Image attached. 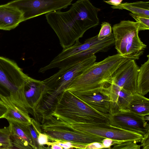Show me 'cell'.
Segmentation results:
<instances>
[{"label":"cell","instance_id":"17","mask_svg":"<svg viewBox=\"0 0 149 149\" xmlns=\"http://www.w3.org/2000/svg\"><path fill=\"white\" fill-rule=\"evenodd\" d=\"M23 21V13L16 7L8 3L0 5V29L10 31Z\"/></svg>","mask_w":149,"mask_h":149},{"label":"cell","instance_id":"21","mask_svg":"<svg viewBox=\"0 0 149 149\" xmlns=\"http://www.w3.org/2000/svg\"><path fill=\"white\" fill-rule=\"evenodd\" d=\"M2 102L6 106L7 111L3 118L8 121H14L29 125L31 124L32 118L13 104L5 101Z\"/></svg>","mask_w":149,"mask_h":149},{"label":"cell","instance_id":"2","mask_svg":"<svg viewBox=\"0 0 149 149\" xmlns=\"http://www.w3.org/2000/svg\"><path fill=\"white\" fill-rule=\"evenodd\" d=\"M130 59L118 54L109 56L103 60L95 62L74 79L63 91L76 93L106 86L111 82L115 71Z\"/></svg>","mask_w":149,"mask_h":149},{"label":"cell","instance_id":"22","mask_svg":"<svg viewBox=\"0 0 149 149\" xmlns=\"http://www.w3.org/2000/svg\"><path fill=\"white\" fill-rule=\"evenodd\" d=\"M9 126L0 128V144L3 149H12L13 147L11 142Z\"/></svg>","mask_w":149,"mask_h":149},{"label":"cell","instance_id":"23","mask_svg":"<svg viewBox=\"0 0 149 149\" xmlns=\"http://www.w3.org/2000/svg\"><path fill=\"white\" fill-rule=\"evenodd\" d=\"M112 34V28L111 24L108 22H103L102 23L101 29L97 35L98 39L102 40L110 36Z\"/></svg>","mask_w":149,"mask_h":149},{"label":"cell","instance_id":"14","mask_svg":"<svg viewBox=\"0 0 149 149\" xmlns=\"http://www.w3.org/2000/svg\"><path fill=\"white\" fill-rule=\"evenodd\" d=\"M8 122L10 139L13 148L22 149H37L31 134L29 125L14 121Z\"/></svg>","mask_w":149,"mask_h":149},{"label":"cell","instance_id":"26","mask_svg":"<svg viewBox=\"0 0 149 149\" xmlns=\"http://www.w3.org/2000/svg\"><path fill=\"white\" fill-rule=\"evenodd\" d=\"M32 126L37 134L38 144L40 147L45 145H48L49 142V139L48 136L44 133H41L40 128L36 127L33 125Z\"/></svg>","mask_w":149,"mask_h":149},{"label":"cell","instance_id":"3","mask_svg":"<svg viewBox=\"0 0 149 149\" xmlns=\"http://www.w3.org/2000/svg\"><path fill=\"white\" fill-rule=\"evenodd\" d=\"M28 76L14 61L0 56V100L13 104L23 112L31 113L24 87Z\"/></svg>","mask_w":149,"mask_h":149},{"label":"cell","instance_id":"33","mask_svg":"<svg viewBox=\"0 0 149 149\" xmlns=\"http://www.w3.org/2000/svg\"><path fill=\"white\" fill-rule=\"evenodd\" d=\"M48 146H51L50 148L52 149H63V148L61 146L53 143V142H49Z\"/></svg>","mask_w":149,"mask_h":149},{"label":"cell","instance_id":"9","mask_svg":"<svg viewBox=\"0 0 149 149\" xmlns=\"http://www.w3.org/2000/svg\"><path fill=\"white\" fill-rule=\"evenodd\" d=\"M77 129L80 132L104 138L121 141H132L137 143L140 142L143 136L136 132L114 127L108 123H79Z\"/></svg>","mask_w":149,"mask_h":149},{"label":"cell","instance_id":"6","mask_svg":"<svg viewBox=\"0 0 149 149\" xmlns=\"http://www.w3.org/2000/svg\"><path fill=\"white\" fill-rule=\"evenodd\" d=\"M139 25L136 22L122 20L112 28L114 45L118 54L134 60L142 55L147 45L139 36Z\"/></svg>","mask_w":149,"mask_h":149},{"label":"cell","instance_id":"11","mask_svg":"<svg viewBox=\"0 0 149 149\" xmlns=\"http://www.w3.org/2000/svg\"><path fill=\"white\" fill-rule=\"evenodd\" d=\"M139 68L135 60H129L115 71L111 78V82L133 94L137 93V80Z\"/></svg>","mask_w":149,"mask_h":149},{"label":"cell","instance_id":"25","mask_svg":"<svg viewBox=\"0 0 149 149\" xmlns=\"http://www.w3.org/2000/svg\"><path fill=\"white\" fill-rule=\"evenodd\" d=\"M139 25V31L145 30L149 29V18L136 16L131 13H129Z\"/></svg>","mask_w":149,"mask_h":149},{"label":"cell","instance_id":"29","mask_svg":"<svg viewBox=\"0 0 149 149\" xmlns=\"http://www.w3.org/2000/svg\"><path fill=\"white\" fill-rule=\"evenodd\" d=\"M29 127L31 135L34 140L37 149L41 148L38 144L37 134L31 124L29 125Z\"/></svg>","mask_w":149,"mask_h":149},{"label":"cell","instance_id":"10","mask_svg":"<svg viewBox=\"0 0 149 149\" xmlns=\"http://www.w3.org/2000/svg\"><path fill=\"white\" fill-rule=\"evenodd\" d=\"M107 117L109 123L114 127L136 132L142 136L149 131V125L145 116L130 110L109 113Z\"/></svg>","mask_w":149,"mask_h":149},{"label":"cell","instance_id":"27","mask_svg":"<svg viewBox=\"0 0 149 149\" xmlns=\"http://www.w3.org/2000/svg\"><path fill=\"white\" fill-rule=\"evenodd\" d=\"M123 141H119L109 138H104L102 140V143L104 148L110 149L112 146L119 144Z\"/></svg>","mask_w":149,"mask_h":149},{"label":"cell","instance_id":"13","mask_svg":"<svg viewBox=\"0 0 149 149\" xmlns=\"http://www.w3.org/2000/svg\"><path fill=\"white\" fill-rule=\"evenodd\" d=\"M74 95L97 111L107 115L109 113L110 99L107 87L94 89Z\"/></svg>","mask_w":149,"mask_h":149},{"label":"cell","instance_id":"16","mask_svg":"<svg viewBox=\"0 0 149 149\" xmlns=\"http://www.w3.org/2000/svg\"><path fill=\"white\" fill-rule=\"evenodd\" d=\"M107 87L110 99L109 113L128 110L133 94L112 82Z\"/></svg>","mask_w":149,"mask_h":149},{"label":"cell","instance_id":"1","mask_svg":"<svg viewBox=\"0 0 149 149\" xmlns=\"http://www.w3.org/2000/svg\"><path fill=\"white\" fill-rule=\"evenodd\" d=\"M100 10L89 0H77L67 11H53L45 16L61 46L65 49L79 40L87 30L99 24L98 13Z\"/></svg>","mask_w":149,"mask_h":149},{"label":"cell","instance_id":"7","mask_svg":"<svg viewBox=\"0 0 149 149\" xmlns=\"http://www.w3.org/2000/svg\"><path fill=\"white\" fill-rule=\"evenodd\" d=\"M40 127L49 139L55 141H68L87 145L91 143H102L104 138L91 134L78 133L53 116L47 114L42 119Z\"/></svg>","mask_w":149,"mask_h":149},{"label":"cell","instance_id":"15","mask_svg":"<svg viewBox=\"0 0 149 149\" xmlns=\"http://www.w3.org/2000/svg\"><path fill=\"white\" fill-rule=\"evenodd\" d=\"M45 88L42 81L36 79L29 76L24 84V90L25 97L33 112L36 120V111L42 99Z\"/></svg>","mask_w":149,"mask_h":149},{"label":"cell","instance_id":"5","mask_svg":"<svg viewBox=\"0 0 149 149\" xmlns=\"http://www.w3.org/2000/svg\"><path fill=\"white\" fill-rule=\"evenodd\" d=\"M95 54L60 69L52 76L42 81L45 86L42 99L40 109L44 112L49 111L56 97L63 91L76 77L96 61Z\"/></svg>","mask_w":149,"mask_h":149},{"label":"cell","instance_id":"30","mask_svg":"<svg viewBox=\"0 0 149 149\" xmlns=\"http://www.w3.org/2000/svg\"><path fill=\"white\" fill-rule=\"evenodd\" d=\"M104 148L102 143L97 142L91 143L86 145V149H99Z\"/></svg>","mask_w":149,"mask_h":149},{"label":"cell","instance_id":"24","mask_svg":"<svg viewBox=\"0 0 149 149\" xmlns=\"http://www.w3.org/2000/svg\"><path fill=\"white\" fill-rule=\"evenodd\" d=\"M132 141H123L119 144L113 146L111 149H140L141 145Z\"/></svg>","mask_w":149,"mask_h":149},{"label":"cell","instance_id":"4","mask_svg":"<svg viewBox=\"0 0 149 149\" xmlns=\"http://www.w3.org/2000/svg\"><path fill=\"white\" fill-rule=\"evenodd\" d=\"M49 113L70 122L109 123L107 115L95 110L68 91H63L56 97Z\"/></svg>","mask_w":149,"mask_h":149},{"label":"cell","instance_id":"8","mask_svg":"<svg viewBox=\"0 0 149 149\" xmlns=\"http://www.w3.org/2000/svg\"><path fill=\"white\" fill-rule=\"evenodd\" d=\"M73 0H15L8 3L22 13L24 21L44 14L65 8Z\"/></svg>","mask_w":149,"mask_h":149},{"label":"cell","instance_id":"32","mask_svg":"<svg viewBox=\"0 0 149 149\" xmlns=\"http://www.w3.org/2000/svg\"><path fill=\"white\" fill-rule=\"evenodd\" d=\"M123 0H104L106 3L114 6H118L121 3Z\"/></svg>","mask_w":149,"mask_h":149},{"label":"cell","instance_id":"19","mask_svg":"<svg viewBox=\"0 0 149 149\" xmlns=\"http://www.w3.org/2000/svg\"><path fill=\"white\" fill-rule=\"evenodd\" d=\"M139 68L137 80V93L144 96L149 92V55Z\"/></svg>","mask_w":149,"mask_h":149},{"label":"cell","instance_id":"18","mask_svg":"<svg viewBox=\"0 0 149 149\" xmlns=\"http://www.w3.org/2000/svg\"><path fill=\"white\" fill-rule=\"evenodd\" d=\"M128 110L144 116H149V99L137 93L133 94Z\"/></svg>","mask_w":149,"mask_h":149},{"label":"cell","instance_id":"31","mask_svg":"<svg viewBox=\"0 0 149 149\" xmlns=\"http://www.w3.org/2000/svg\"><path fill=\"white\" fill-rule=\"evenodd\" d=\"M7 111L6 106L0 100V119L3 118Z\"/></svg>","mask_w":149,"mask_h":149},{"label":"cell","instance_id":"12","mask_svg":"<svg viewBox=\"0 0 149 149\" xmlns=\"http://www.w3.org/2000/svg\"><path fill=\"white\" fill-rule=\"evenodd\" d=\"M114 45V39L113 33L108 37L102 40H99L97 35L86 39L82 43L77 41L70 47L69 52L71 55L82 53L89 56L99 52H106Z\"/></svg>","mask_w":149,"mask_h":149},{"label":"cell","instance_id":"20","mask_svg":"<svg viewBox=\"0 0 149 149\" xmlns=\"http://www.w3.org/2000/svg\"><path fill=\"white\" fill-rule=\"evenodd\" d=\"M112 9H125L136 16L149 18V2L138 1L121 3L117 6H111Z\"/></svg>","mask_w":149,"mask_h":149},{"label":"cell","instance_id":"28","mask_svg":"<svg viewBox=\"0 0 149 149\" xmlns=\"http://www.w3.org/2000/svg\"><path fill=\"white\" fill-rule=\"evenodd\" d=\"M140 142L143 149H149V131L143 136Z\"/></svg>","mask_w":149,"mask_h":149}]
</instances>
